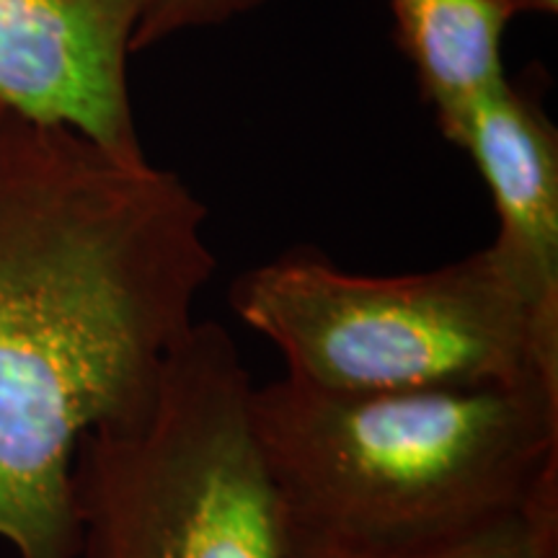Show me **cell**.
I'll return each mask as SVG.
<instances>
[{
  "instance_id": "cell-1",
  "label": "cell",
  "mask_w": 558,
  "mask_h": 558,
  "mask_svg": "<svg viewBox=\"0 0 558 558\" xmlns=\"http://www.w3.org/2000/svg\"><path fill=\"white\" fill-rule=\"evenodd\" d=\"M205 222L177 173L0 111V541L19 558H75V448L197 326Z\"/></svg>"
},
{
  "instance_id": "cell-2",
  "label": "cell",
  "mask_w": 558,
  "mask_h": 558,
  "mask_svg": "<svg viewBox=\"0 0 558 558\" xmlns=\"http://www.w3.org/2000/svg\"><path fill=\"white\" fill-rule=\"evenodd\" d=\"M284 527L365 548L458 538L558 486V386L251 390Z\"/></svg>"
},
{
  "instance_id": "cell-3",
  "label": "cell",
  "mask_w": 558,
  "mask_h": 558,
  "mask_svg": "<svg viewBox=\"0 0 558 558\" xmlns=\"http://www.w3.org/2000/svg\"><path fill=\"white\" fill-rule=\"evenodd\" d=\"M230 303L282 352L288 378L320 390L558 386V331L494 243L399 277L349 275L295 248L235 279Z\"/></svg>"
},
{
  "instance_id": "cell-4",
  "label": "cell",
  "mask_w": 558,
  "mask_h": 558,
  "mask_svg": "<svg viewBox=\"0 0 558 558\" xmlns=\"http://www.w3.org/2000/svg\"><path fill=\"white\" fill-rule=\"evenodd\" d=\"M251 390L228 331L194 326L148 399L81 437L75 558H284Z\"/></svg>"
},
{
  "instance_id": "cell-5",
  "label": "cell",
  "mask_w": 558,
  "mask_h": 558,
  "mask_svg": "<svg viewBox=\"0 0 558 558\" xmlns=\"http://www.w3.org/2000/svg\"><path fill=\"white\" fill-rule=\"evenodd\" d=\"M150 0H0V107L145 160L128 58Z\"/></svg>"
},
{
  "instance_id": "cell-6",
  "label": "cell",
  "mask_w": 558,
  "mask_h": 558,
  "mask_svg": "<svg viewBox=\"0 0 558 558\" xmlns=\"http://www.w3.org/2000/svg\"><path fill=\"white\" fill-rule=\"evenodd\" d=\"M476 163L499 215L494 246L535 313L558 331V135L543 109L509 81L439 120Z\"/></svg>"
},
{
  "instance_id": "cell-7",
  "label": "cell",
  "mask_w": 558,
  "mask_h": 558,
  "mask_svg": "<svg viewBox=\"0 0 558 558\" xmlns=\"http://www.w3.org/2000/svg\"><path fill=\"white\" fill-rule=\"evenodd\" d=\"M390 9L437 122L507 81L501 39L514 16L505 0H390Z\"/></svg>"
},
{
  "instance_id": "cell-8",
  "label": "cell",
  "mask_w": 558,
  "mask_h": 558,
  "mask_svg": "<svg viewBox=\"0 0 558 558\" xmlns=\"http://www.w3.org/2000/svg\"><path fill=\"white\" fill-rule=\"evenodd\" d=\"M284 558H558V486L458 538L407 548L344 546L284 527Z\"/></svg>"
},
{
  "instance_id": "cell-9",
  "label": "cell",
  "mask_w": 558,
  "mask_h": 558,
  "mask_svg": "<svg viewBox=\"0 0 558 558\" xmlns=\"http://www.w3.org/2000/svg\"><path fill=\"white\" fill-rule=\"evenodd\" d=\"M259 3L264 0H150L132 39V52L158 45L179 32L222 24Z\"/></svg>"
},
{
  "instance_id": "cell-10",
  "label": "cell",
  "mask_w": 558,
  "mask_h": 558,
  "mask_svg": "<svg viewBox=\"0 0 558 558\" xmlns=\"http://www.w3.org/2000/svg\"><path fill=\"white\" fill-rule=\"evenodd\" d=\"M505 5L512 11V16L518 13H556L558 11V0H505Z\"/></svg>"
},
{
  "instance_id": "cell-11",
  "label": "cell",
  "mask_w": 558,
  "mask_h": 558,
  "mask_svg": "<svg viewBox=\"0 0 558 558\" xmlns=\"http://www.w3.org/2000/svg\"><path fill=\"white\" fill-rule=\"evenodd\" d=\"M0 111H3V107H0Z\"/></svg>"
}]
</instances>
